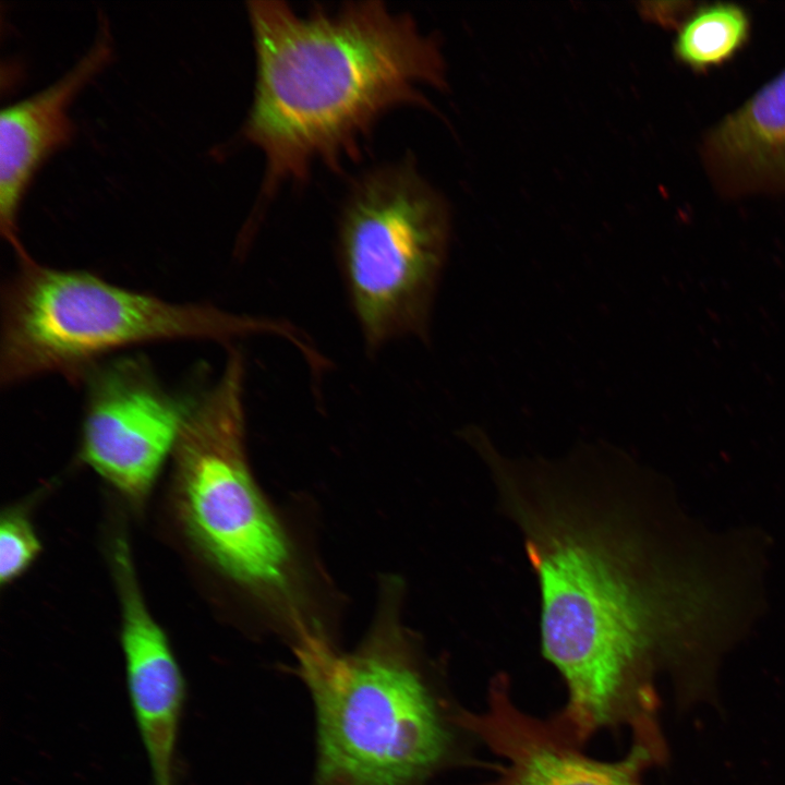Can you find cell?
Segmentation results:
<instances>
[{
  "mask_svg": "<svg viewBox=\"0 0 785 785\" xmlns=\"http://www.w3.org/2000/svg\"><path fill=\"white\" fill-rule=\"evenodd\" d=\"M627 471L618 449L589 447L522 460L494 482L538 579L542 654L566 689L551 720L583 748L602 732L660 729L663 644Z\"/></svg>",
  "mask_w": 785,
  "mask_h": 785,
  "instance_id": "cell-1",
  "label": "cell"
},
{
  "mask_svg": "<svg viewBox=\"0 0 785 785\" xmlns=\"http://www.w3.org/2000/svg\"><path fill=\"white\" fill-rule=\"evenodd\" d=\"M255 52L252 102L243 140L265 159L252 234L262 209L285 183L312 166L338 169L357 157L375 123L394 108H431L422 87L444 88L445 64L433 36L409 13L353 1L300 14L282 1L246 3Z\"/></svg>",
  "mask_w": 785,
  "mask_h": 785,
  "instance_id": "cell-2",
  "label": "cell"
},
{
  "mask_svg": "<svg viewBox=\"0 0 785 785\" xmlns=\"http://www.w3.org/2000/svg\"><path fill=\"white\" fill-rule=\"evenodd\" d=\"M292 645L314 710L311 785H432L474 761L463 706L395 619H381L352 652L316 628Z\"/></svg>",
  "mask_w": 785,
  "mask_h": 785,
  "instance_id": "cell-3",
  "label": "cell"
},
{
  "mask_svg": "<svg viewBox=\"0 0 785 785\" xmlns=\"http://www.w3.org/2000/svg\"><path fill=\"white\" fill-rule=\"evenodd\" d=\"M288 331L286 323L172 303L88 271L41 265L26 253L2 288L0 383L48 374L82 383L104 357L137 345Z\"/></svg>",
  "mask_w": 785,
  "mask_h": 785,
  "instance_id": "cell-4",
  "label": "cell"
},
{
  "mask_svg": "<svg viewBox=\"0 0 785 785\" xmlns=\"http://www.w3.org/2000/svg\"><path fill=\"white\" fill-rule=\"evenodd\" d=\"M450 231L447 203L410 156L372 167L352 182L336 253L369 352L406 338L430 341Z\"/></svg>",
  "mask_w": 785,
  "mask_h": 785,
  "instance_id": "cell-5",
  "label": "cell"
},
{
  "mask_svg": "<svg viewBox=\"0 0 785 785\" xmlns=\"http://www.w3.org/2000/svg\"><path fill=\"white\" fill-rule=\"evenodd\" d=\"M245 364L230 347L218 381L193 403L174 456V502L202 553L261 597L289 596L292 548L251 473L245 444Z\"/></svg>",
  "mask_w": 785,
  "mask_h": 785,
  "instance_id": "cell-6",
  "label": "cell"
},
{
  "mask_svg": "<svg viewBox=\"0 0 785 785\" xmlns=\"http://www.w3.org/2000/svg\"><path fill=\"white\" fill-rule=\"evenodd\" d=\"M83 382L80 457L122 495L140 502L173 454L194 398L169 392L141 355L100 362Z\"/></svg>",
  "mask_w": 785,
  "mask_h": 785,
  "instance_id": "cell-7",
  "label": "cell"
},
{
  "mask_svg": "<svg viewBox=\"0 0 785 785\" xmlns=\"http://www.w3.org/2000/svg\"><path fill=\"white\" fill-rule=\"evenodd\" d=\"M460 722L497 759L488 764L492 776L479 785H644L643 772L659 763L638 745L614 761L588 756L548 718L522 710L505 674L490 680L483 708L462 709Z\"/></svg>",
  "mask_w": 785,
  "mask_h": 785,
  "instance_id": "cell-8",
  "label": "cell"
},
{
  "mask_svg": "<svg viewBox=\"0 0 785 785\" xmlns=\"http://www.w3.org/2000/svg\"><path fill=\"white\" fill-rule=\"evenodd\" d=\"M112 55L110 25L99 15L92 46L69 71L39 92L1 109L0 229L15 254L25 251L17 224L24 196L43 164L72 141L75 125L70 108L109 64Z\"/></svg>",
  "mask_w": 785,
  "mask_h": 785,
  "instance_id": "cell-9",
  "label": "cell"
},
{
  "mask_svg": "<svg viewBox=\"0 0 785 785\" xmlns=\"http://www.w3.org/2000/svg\"><path fill=\"white\" fill-rule=\"evenodd\" d=\"M113 558L131 705L154 785H174L177 740L185 699L184 679L167 636L143 601L123 540L117 541Z\"/></svg>",
  "mask_w": 785,
  "mask_h": 785,
  "instance_id": "cell-10",
  "label": "cell"
},
{
  "mask_svg": "<svg viewBox=\"0 0 785 785\" xmlns=\"http://www.w3.org/2000/svg\"><path fill=\"white\" fill-rule=\"evenodd\" d=\"M699 154L722 197H785V69L710 128Z\"/></svg>",
  "mask_w": 785,
  "mask_h": 785,
  "instance_id": "cell-11",
  "label": "cell"
},
{
  "mask_svg": "<svg viewBox=\"0 0 785 785\" xmlns=\"http://www.w3.org/2000/svg\"><path fill=\"white\" fill-rule=\"evenodd\" d=\"M751 17L740 4L710 2L695 5L676 29L673 55L696 74L732 62L749 44Z\"/></svg>",
  "mask_w": 785,
  "mask_h": 785,
  "instance_id": "cell-12",
  "label": "cell"
},
{
  "mask_svg": "<svg viewBox=\"0 0 785 785\" xmlns=\"http://www.w3.org/2000/svg\"><path fill=\"white\" fill-rule=\"evenodd\" d=\"M41 551L27 516L20 509L2 515L0 524V581L4 585L21 576Z\"/></svg>",
  "mask_w": 785,
  "mask_h": 785,
  "instance_id": "cell-13",
  "label": "cell"
},
{
  "mask_svg": "<svg viewBox=\"0 0 785 785\" xmlns=\"http://www.w3.org/2000/svg\"><path fill=\"white\" fill-rule=\"evenodd\" d=\"M643 15L653 22L665 27H675L676 29L689 15L695 8V2L689 1H672V2H649L643 3Z\"/></svg>",
  "mask_w": 785,
  "mask_h": 785,
  "instance_id": "cell-14",
  "label": "cell"
}]
</instances>
